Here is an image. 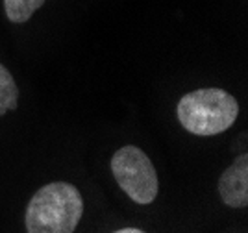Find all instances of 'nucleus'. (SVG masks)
<instances>
[{"mask_svg":"<svg viewBox=\"0 0 248 233\" xmlns=\"http://www.w3.org/2000/svg\"><path fill=\"white\" fill-rule=\"evenodd\" d=\"M82 215L83 198L73 183H46L28 202L26 233H74Z\"/></svg>","mask_w":248,"mask_h":233,"instance_id":"1","label":"nucleus"},{"mask_svg":"<svg viewBox=\"0 0 248 233\" xmlns=\"http://www.w3.org/2000/svg\"><path fill=\"white\" fill-rule=\"evenodd\" d=\"M176 115L189 133L211 137L233 126L239 115V104L224 89L207 87L184 94L178 102Z\"/></svg>","mask_w":248,"mask_h":233,"instance_id":"2","label":"nucleus"},{"mask_svg":"<svg viewBox=\"0 0 248 233\" xmlns=\"http://www.w3.org/2000/svg\"><path fill=\"white\" fill-rule=\"evenodd\" d=\"M111 172L119 187L139 205L152 203L159 193V180L154 165L134 144H126L113 154Z\"/></svg>","mask_w":248,"mask_h":233,"instance_id":"3","label":"nucleus"},{"mask_svg":"<svg viewBox=\"0 0 248 233\" xmlns=\"http://www.w3.org/2000/svg\"><path fill=\"white\" fill-rule=\"evenodd\" d=\"M218 194L228 207L248 205V154H241L218 178Z\"/></svg>","mask_w":248,"mask_h":233,"instance_id":"4","label":"nucleus"},{"mask_svg":"<svg viewBox=\"0 0 248 233\" xmlns=\"http://www.w3.org/2000/svg\"><path fill=\"white\" fill-rule=\"evenodd\" d=\"M19 102V87L11 72L0 63V117L17 108Z\"/></svg>","mask_w":248,"mask_h":233,"instance_id":"5","label":"nucleus"},{"mask_svg":"<svg viewBox=\"0 0 248 233\" xmlns=\"http://www.w3.org/2000/svg\"><path fill=\"white\" fill-rule=\"evenodd\" d=\"M43 4H45V0H4V11L11 22L22 24V22L30 20L31 15L39 10Z\"/></svg>","mask_w":248,"mask_h":233,"instance_id":"6","label":"nucleus"},{"mask_svg":"<svg viewBox=\"0 0 248 233\" xmlns=\"http://www.w3.org/2000/svg\"><path fill=\"white\" fill-rule=\"evenodd\" d=\"M113 233H145L143 230H137V228H123V230H117Z\"/></svg>","mask_w":248,"mask_h":233,"instance_id":"7","label":"nucleus"}]
</instances>
